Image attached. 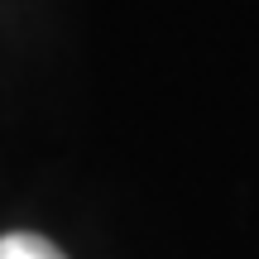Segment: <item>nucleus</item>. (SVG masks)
Listing matches in <instances>:
<instances>
[{"label":"nucleus","instance_id":"f257e3e1","mask_svg":"<svg viewBox=\"0 0 259 259\" xmlns=\"http://www.w3.org/2000/svg\"><path fill=\"white\" fill-rule=\"evenodd\" d=\"M0 259H67L63 250H58L53 240H44V235H5L0 240Z\"/></svg>","mask_w":259,"mask_h":259}]
</instances>
